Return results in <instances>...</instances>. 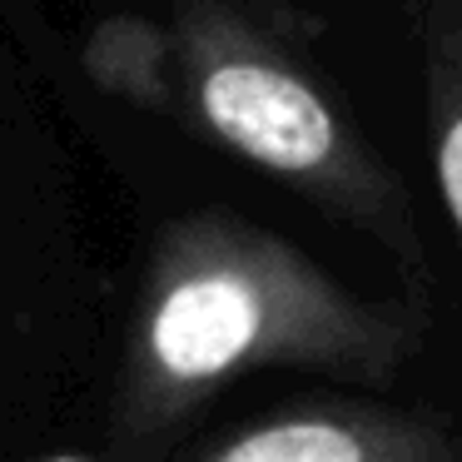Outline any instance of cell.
I'll return each instance as SVG.
<instances>
[{"instance_id":"cell-1","label":"cell","mask_w":462,"mask_h":462,"mask_svg":"<svg viewBox=\"0 0 462 462\" xmlns=\"http://www.w3.org/2000/svg\"><path fill=\"white\" fill-rule=\"evenodd\" d=\"M432 333L428 293L373 299L313 254L239 219H209L174 249L144 323L150 378L194 393L239 373L299 368L393 383Z\"/></svg>"},{"instance_id":"cell-2","label":"cell","mask_w":462,"mask_h":462,"mask_svg":"<svg viewBox=\"0 0 462 462\" xmlns=\"http://www.w3.org/2000/svg\"><path fill=\"white\" fill-rule=\"evenodd\" d=\"M189 70L199 125L224 150L378 244L428 293V244L408 184L309 45L244 11L209 5L189 21Z\"/></svg>"},{"instance_id":"cell-3","label":"cell","mask_w":462,"mask_h":462,"mask_svg":"<svg viewBox=\"0 0 462 462\" xmlns=\"http://www.w3.org/2000/svg\"><path fill=\"white\" fill-rule=\"evenodd\" d=\"M204 462H462V432L432 408L313 393L244 422Z\"/></svg>"},{"instance_id":"cell-4","label":"cell","mask_w":462,"mask_h":462,"mask_svg":"<svg viewBox=\"0 0 462 462\" xmlns=\"http://www.w3.org/2000/svg\"><path fill=\"white\" fill-rule=\"evenodd\" d=\"M422 110H428V160L442 214L462 249V5L418 0Z\"/></svg>"},{"instance_id":"cell-5","label":"cell","mask_w":462,"mask_h":462,"mask_svg":"<svg viewBox=\"0 0 462 462\" xmlns=\"http://www.w3.org/2000/svg\"><path fill=\"white\" fill-rule=\"evenodd\" d=\"M457 5H462V0H457Z\"/></svg>"}]
</instances>
